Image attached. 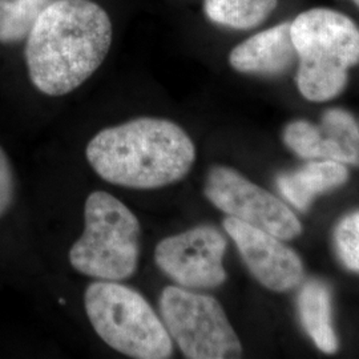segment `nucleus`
<instances>
[{"mask_svg":"<svg viewBox=\"0 0 359 359\" xmlns=\"http://www.w3.org/2000/svg\"><path fill=\"white\" fill-rule=\"evenodd\" d=\"M112 44L109 15L92 0H55L26 43L28 75L36 90L65 96L103 65Z\"/></svg>","mask_w":359,"mask_h":359,"instance_id":"1","label":"nucleus"},{"mask_svg":"<svg viewBox=\"0 0 359 359\" xmlns=\"http://www.w3.org/2000/svg\"><path fill=\"white\" fill-rule=\"evenodd\" d=\"M90 168L117 187L152 191L184 179L196 161V147L179 124L139 117L103 129L86 148Z\"/></svg>","mask_w":359,"mask_h":359,"instance_id":"2","label":"nucleus"},{"mask_svg":"<svg viewBox=\"0 0 359 359\" xmlns=\"http://www.w3.org/2000/svg\"><path fill=\"white\" fill-rule=\"evenodd\" d=\"M290 31L301 95L317 103L337 97L346 87L348 71L359 65V27L345 13L311 8L295 18Z\"/></svg>","mask_w":359,"mask_h":359,"instance_id":"3","label":"nucleus"},{"mask_svg":"<svg viewBox=\"0 0 359 359\" xmlns=\"http://www.w3.org/2000/svg\"><path fill=\"white\" fill-rule=\"evenodd\" d=\"M142 225L124 203L96 191L84 204V231L69 249L74 269L100 281H126L137 271Z\"/></svg>","mask_w":359,"mask_h":359,"instance_id":"4","label":"nucleus"},{"mask_svg":"<svg viewBox=\"0 0 359 359\" xmlns=\"http://www.w3.org/2000/svg\"><path fill=\"white\" fill-rule=\"evenodd\" d=\"M90 325L116 351L136 359H168L173 341L147 298L117 281H95L84 293Z\"/></svg>","mask_w":359,"mask_h":359,"instance_id":"5","label":"nucleus"},{"mask_svg":"<svg viewBox=\"0 0 359 359\" xmlns=\"http://www.w3.org/2000/svg\"><path fill=\"white\" fill-rule=\"evenodd\" d=\"M158 308L172 341L191 359H233L243 355L240 338L212 295L177 285L163 289Z\"/></svg>","mask_w":359,"mask_h":359,"instance_id":"6","label":"nucleus"},{"mask_svg":"<svg viewBox=\"0 0 359 359\" xmlns=\"http://www.w3.org/2000/svg\"><path fill=\"white\" fill-rule=\"evenodd\" d=\"M204 193L213 205L229 217L268 231L281 240H292L302 231L299 219L280 198L233 168H210L206 175Z\"/></svg>","mask_w":359,"mask_h":359,"instance_id":"7","label":"nucleus"},{"mask_svg":"<svg viewBox=\"0 0 359 359\" xmlns=\"http://www.w3.org/2000/svg\"><path fill=\"white\" fill-rule=\"evenodd\" d=\"M225 250L226 238L216 228L200 225L163 238L154 249V264L177 286L215 289L226 281Z\"/></svg>","mask_w":359,"mask_h":359,"instance_id":"8","label":"nucleus"},{"mask_svg":"<svg viewBox=\"0 0 359 359\" xmlns=\"http://www.w3.org/2000/svg\"><path fill=\"white\" fill-rule=\"evenodd\" d=\"M224 229L234 241L248 269L265 287L283 293L302 283V261L281 238L229 216L224 219Z\"/></svg>","mask_w":359,"mask_h":359,"instance_id":"9","label":"nucleus"},{"mask_svg":"<svg viewBox=\"0 0 359 359\" xmlns=\"http://www.w3.org/2000/svg\"><path fill=\"white\" fill-rule=\"evenodd\" d=\"M283 142L302 158L333 160L359 167V127L345 109L326 111L320 126L295 120L283 130Z\"/></svg>","mask_w":359,"mask_h":359,"instance_id":"10","label":"nucleus"},{"mask_svg":"<svg viewBox=\"0 0 359 359\" xmlns=\"http://www.w3.org/2000/svg\"><path fill=\"white\" fill-rule=\"evenodd\" d=\"M292 23H281L246 39L229 53L233 69L248 75L274 76L293 65L297 53L290 31Z\"/></svg>","mask_w":359,"mask_h":359,"instance_id":"11","label":"nucleus"},{"mask_svg":"<svg viewBox=\"0 0 359 359\" xmlns=\"http://www.w3.org/2000/svg\"><path fill=\"white\" fill-rule=\"evenodd\" d=\"M347 179L348 170L345 164L320 160L278 176L277 187L292 205L301 212H306L318 194L344 185Z\"/></svg>","mask_w":359,"mask_h":359,"instance_id":"12","label":"nucleus"},{"mask_svg":"<svg viewBox=\"0 0 359 359\" xmlns=\"http://www.w3.org/2000/svg\"><path fill=\"white\" fill-rule=\"evenodd\" d=\"M299 320L314 345L326 354L338 350V339L332 321V294L318 280L304 283L298 294Z\"/></svg>","mask_w":359,"mask_h":359,"instance_id":"13","label":"nucleus"},{"mask_svg":"<svg viewBox=\"0 0 359 359\" xmlns=\"http://www.w3.org/2000/svg\"><path fill=\"white\" fill-rule=\"evenodd\" d=\"M278 0H205V15L216 25L233 29H252L276 10Z\"/></svg>","mask_w":359,"mask_h":359,"instance_id":"14","label":"nucleus"},{"mask_svg":"<svg viewBox=\"0 0 359 359\" xmlns=\"http://www.w3.org/2000/svg\"><path fill=\"white\" fill-rule=\"evenodd\" d=\"M55 0H0V44L25 41Z\"/></svg>","mask_w":359,"mask_h":359,"instance_id":"15","label":"nucleus"},{"mask_svg":"<svg viewBox=\"0 0 359 359\" xmlns=\"http://www.w3.org/2000/svg\"><path fill=\"white\" fill-rule=\"evenodd\" d=\"M334 243L341 262L347 269L359 273V210L339 221Z\"/></svg>","mask_w":359,"mask_h":359,"instance_id":"16","label":"nucleus"},{"mask_svg":"<svg viewBox=\"0 0 359 359\" xmlns=\"http://www.w3.org/2000/svg\"><path fill=\"white\" fill-rule=\"evenodd\" d=\"M15 173L13 164L0 145V217L13 206L15 200Z\"/></svg>","mask_w":359,"mask_h":359,"instance_id":"17","label":"nucleus"},{"mask_svg":"<svg viewBox=\"0 0 359 359\" xmlns=\"http://www.w3.org/2000/svg\"><path fill=\"white\" fill-rule=\"evenodd\" d=\"M353 1H354V3H355V4L359 7V0H353Z\"/></svg>","mask_w":359,"mask_h":359,"instance_id":"18","label":"nucleus"}]
</instances>
